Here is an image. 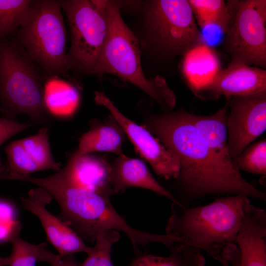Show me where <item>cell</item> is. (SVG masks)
<instances>
[{"label": "cell", "mask_w": 266, "mask_h": 266, "mask_svg": "<svg viewBox=\"0 0 266 266\" xmlns=\"http://www.w3.org/2000/svg\"><path fill=\"white\" fill-rule=\"evenodd\" d=\"M71 36L69 69L92 74L108 33L106 0H59Z\"/></svg>", "instance_id": "obj_6"}, {"label": "cell", "mask_w": 266, "mask_h": 266, "mask_svg": "<svg viewBox=\"0 0 266 266\" xmlns=\"http://www.w3.org/2000/svg\"><path fill=\"white\" fill-rule=\"evenodd\" d=\"M8 171L7 173L28 176L41 171L40 168L25 149L20 140L11 142L5 149Z\"/></svg>", "instance_id": "obj_26"}, {"label": "cell", "mask_w": 266, "mask_h": 266, "mask_svg": "<svg viewBox=\"0 0 266 266\" xmlns=\"http://www.w3.org/2000/svg\"><path fill=\"white\" fill-rule=\"evenodd\" d=\"M36 125L34 122L21 123L15 120L0 118V146L20 132Z\"/></svg>", "instance_id": "obj_29"}, {"label": "cell", "mask_w": 266, "mask_h": 266, "mask_svg": "<svg viewBox=\"0 0 266 266\" xmlns=\"http://www.w3.org/2000/svg\"><path fill=\"white\" fill-rule=\"evenodd\" d=\"M22 229L21 224L18 221L12 223L0 222V242L10 241Z\"/></svg>", "instance_id": "obj_31"}, {"label": "cell", "mask_w": 266, "mask_h": 266, "mask_svg": "<svg viewBox=\"0 0 266 266\" xmlns=\"http://www.w3.org/2000/svg\"><path fill=\"white\" fill-rule=\"evenodd\" d=\"M183 56L182 71L193 92L209 82L222 69L217 54L205 43Z\"/></svg>", "instance_id": "obj_16"}, {"label": "cell", "mask_w": 266, "mask_h": 266, "mask_svg": "<svg viewBox=\"0 0 266 266\" xmlns=\"http://www.w3.org/2000/svg\"><path fill=\"white\" fill-rule=\"evenodd\" d=\"M247 198L229 195L192 207L172 203L166 233L177 235L220 262L227 245L235 243Z\"/></svg>", "instance_id": "obj_2"}, {"label": "cell", "mask_w": 266, "mask_h": 266, "mask_svg": "<svg viewBox=\"0 0 266 266\" xmlns=\"http://www.w3.org/2000/svg\"><path fill=\"white\" fill-rule=\"evenodd\" d=\"M11 261V257H1L0 256V266H9Z\"/></svg>", "instance_id": "obj_33"}, {"label": "cell", "mask_w": 266, "mask_h": 266, "mask_svg": "<svg viewBox=\"0 0 266 266\" xmlns=\"http://www.w3.org/2000/svg\"><path fill=\"white\" fill-rule=\"evenodd\" d=\"M34 63L17 43L0 42V99L11 116L26 115L34 123L46 124L49 112L44 89Z\"/></svg>", "instance_id": "obj_4"}, {"label": "cell", "mask_w": 266, "mask_h": 266, "mask_svg": "<svg viewBox=\"0 0 266 266\" xmlns=\"http://www.w3.org/2000/svg\"><path fill=\"white\" fill-rule=\"evenodd\" d=\"M120 238L119 232L115 230L99 233L81 266H115L112 261L111 253L112 246Z\"/></svg>", "instance_id": "obj_24"}, {"label": "cell", "mask_w": 266, "mask_h": 266, "mask_svg": "<svg viewBox=\"0 0 266 266\" xmlns=\"http://www.w3.org/2000/svg\"><path fill=\"white\" fill-rule=\"evenodd\" d=\"M228 109L226 102L213 114L201 116L189 113V116L193 124L214 154L225 163L236 166L228 152L226 121Z\"/></svg>", "instance_id": "obj_18"}, {"label": "cell", "mask_w": 266, "mask_h": 266, "mask_svg": "<svg viewBox=\"0 0 266 266\" xmlns=\"http://www.w3.org/2000/svg\"><path fill=\"white\" fill-rule=\"evenodd\" d=\"M152 42L165 58L184 56L205 43L188 0H155L147 11Z\"/></svg>", "instance_id": "obj_8"}, {"label": "cell", "mask_w": 266, "mask_h": 266, "mask_svg": "<svg viewBox=\"0 0 266 266\" xmlns=\"http://www.w3.org/2000/svg\"><path fill=\"white\" fill-rule=\"evenodd\" d=\"M59 0H33L17 31L20 46L47 73L65 75L69 70L66 30Z\"/></svg>", "instance_id": "obj_5"}, {"label": "cell", "mask_w": 266, "mask_h": 266, "mask_svg": "<svg viewBox=\"0 0 266 266\" xmlns=\"http://www.w3.org/2000/svg\"><path fill=\"white\" fill-rule=\"evenodd\" d=\"M31 0H0V38L13 33L23 23Z\"/></svg>", "instance_id": "obj_23"}, {"label": "cell", "mask_w": 266, "mask_h": 266, "mask_svg": "<svg viewBox=\"0 0 266 266\" xmlns=\"http://www.w3.org/2000/svg\"><path fill=\"white\" fill-rule=\"evenodd\" d=\"M52 81L44 90V100L49 113L59 117L72 115L79 103L77 90L66 82Z\"/></svg>", "instance_id": "obj_20"}, {"label": "cell", "mask_w": 266, "mask_h": 266, "mask_svg": "<svg viewBox=\"0 0 266 266\" xmlns=\"http://www.w3.org/2000/svg\"><path fill=\"white\" fill-rule=\"evenodd\" d=\"M111 165V185L114 194L123 193L128 188L137 187L151 191L173 203L181 205L176 198L156 180L141 160L123 153Z\"/></svg>", "instance_id": "obj_15"}, {"label": "cell", "mask_w": 266, "mask_h": 266, "mask_svg": "<svg viewBox=\"0 0 266 266\" xmlns=\"http://www.w3.org/2000/svg\"><path fill=\"white\" fill-rule=\"evenodd\" d=\"M167 257L156 256L146 250L135 253L127 266H204L205 259L200 249L184 242L168 247Z\"/></svg>", "instance_id": "obj_19"}, {"label": "cell", "mask_w": 266, "mask_h": 266, "mask_svg": "<svg viewBox=\"0 0 266 266\" xmlns=\"http://www.w3.org/2000/svg\"><path fill=\"white\" fill-rule=\"evenodd\" d=\"M266 90V70L240 64H229L209 82L193 93L202 100L256 94Z\"/></svg>", "instance_id": "obj_12"}, {"label": "cell", "mask_w": 266, "mask_h": 266, "mask_svg": "<svg viewBox=\"0 0 266 266\" xmlns=\"http://www.w3.org/2000/svg\"><path fill=\"white\" fill-rule=\"evenodd\" d=\"M52 196L43 189L37 187L29 191L27 197L21 198L22 206L39 220L50 244L62 255L76 253H88L91 247L59 217L47 209Z\"/></svg>", "instance_id": "obj_11"}, {"label": "cell", "mask_w": 266, "mask_h": 266, "mask_svg": "<svg viewBox=\"0 0 266 266\" xmlns=\"http://www.w3.org/2000/svg\"><path fill=\"white\" fill-rule=\"evenodd\" d=\"M17 221L14 207L9 203L0 200V222L12 223Z\"/></svg>", "instance_id": "obj_32"}, {"label": "cell", "mask_w": 266, "mask_h": 266, "mask_svg": "<svg viewBox=\"0 0 266 266\" xmlns=\"http://www.w3.org/2000/svg\"><path fill=\"white\" fill-rule=\"evenodd\" d=\"M231 19L222 42L229 64L266 68V0H230Z\"/></svg>", "instance_id": "obj_7"}, {"label": "cell", "mask_w": 266, "mask_h": 266, "mask_svg": "<svg viewBox=\"0 0 266 266\" xmlns=\"http://www.w3.org/2000/svg\"><path fill=\"white\" fill-rule=\"evenodd\" d=\"M108 33L92 74L111 73L142 90L155 100L162 110L169 112L174 107L176 96L160 76L148 79L142 70L137 38L123 20L119 6L106 0Z\"/></svg>", "instance_id": "obj_3"}, {"label": "cell", "mask_w": 266, "mask_h": 266, "mask_svg": "<svg viewBox=\"0 0 266 266\" xmlns=\"http://www.w3.org/2000/svg\"><path fill=\"white\" fill-rule=\"evenodd\" d=\"M226 98L230 109L226 121L227 148L234 161L266 130V90Z\"/></svg>", "instance_id": "obj_9"}, {"label": "cell", "mask_w": 266, "mask_h": 266, "mask_svg": "<svg viewBox=\"0 0 266 266\" xmlns=\"http://www.w3.org/2000/svg\"><path fill=\"white\" fill-rule=\"evenodd\" d=\"M16 234L11 239V261L9 266H36L39 261L38 252L42 243L33 244L28 242Z\"/></svg>", "instance_id": "obj_27"}, {"label": "cell", "mask_w": 266, "mask_h": 266, "mask_svg": "<svg viewBox=\"0 0 266 266\" xmlns=\"http://www.w3.org/2000/svg\"><path fill=\"white\" fill-rule=\"evenodd\" d=\"M95 101L105 107L128 136L136 152L147 161L158 176L166 179H176L179 163L174 154L166 148L144 127L139 126L124 115L101 92H96Z\"/></svg>", "instance_id": "obj_10"}, {"label": "cell", "mask_w": 266, "mask_h": 266, "mask_svg": "<svg viewBox=\"0 0 266 266\" xmlns=\"http://www.w3.org/2000/svg\"><path fill=\"white\" fill-rule=\"evenodd\" d=\"M175 155L179 163L176 179L179 203H190L211 195H242L266 200V194L242 176L210 149L184 109L153 115L144 126Z\"/></svg>", "instance_id": "obj_1"}, {"label": "cell", "mask_w": 266, "mask_h": 266, "mask_svg": "<svg viewBox=\"0 0 266 266\" xmlns=\"http://www.w3.org/2000/svg\"><path fill=\"white\" fill-rule=\"evenodd\" d=\"M48 132V129L43 127L36 134L20 141L41 171L51 169L57 171L61 168V165L56 161L52 154Z\"/></svg>", "instance_id": "obj_22"}, {"label": "cell", "mask_w": 266, "mask_h": 266, "mask_svg": "<svg viewBox=\"0 0 266 266\" xmlns=\"http://www.w3.org/2000/svg\"><path fill=\"white\" fill-rule=\"evenodd\" d=\"M220 263L223 266H240L239 251L235 243H231L226 246Z\"/></svg>", "instance_id": "obj_30"}, {"label": "cell", "mask_w": 266, "mask_h": 266, "mask_svg": "<svg viewBox=\"0 0 266 266\" xmlns=\"http://www.w3.org/2000/svg\"><path fill=\"white\" fill-rule=\"evenodd\" d=\"M197 25L203 29L210 25L218 27L225 33L231 16L223 0H188Z\"/></svg>", "instance_id": "obj_21"}, {"label": "cell", "mask_w": 266, "mask_h": 266, "mask_svg": "<svg viewBox=\"0 0 266 266\" xmlns=\"http://www.w3.org/2000/svg\"><path fill=\"white\" fill-rule=\"evenodd\" d=\"M240 266H266V212L247 198L235 240Z\"/></svg>", "instance_id": "obj_13"}, {"label": "cell", "mask_w": 266, "mask_h": 266, "mask_svg": "<svg viewBox=\"0 0 266 266\" xmlns=\"http://www.w3.org/2000/svg\"><path fill=\"white\" fill-rule=\"evenodd\" d=\"M46 245V242H42L38 252L39 261L46 262L51 266H78L73 255L55 254L47 250Z\"/></svg>", "instance_id": "obj_28"}, {"label": "cell", "mask_w": 266, "mask_h": 266, "mask_svg": "<svg viewBox=\"0 0 266 266\" xmlns=\"http://www.w3.org/2000/svg\"><path fill=\"white\" fill-rule=\"evenodd\" d=\"M112 117L104 123L93 122L90 129L81 137L78 149L73 154L77 156L95 152L123 154L124 132Z\"/></svg>", "instance_id": "obj_17"}, {"label": "cell", "mask_w": 266, "mask_h": 266, "mask_svg": "<svg viewBox=\"0 0 266 266\" xmlns=\"http://www.w3.org/2000/svg\"><path fill=\"white\" fill-rule=\"evenodd\" d=\"M62 170L66 178L77 187L109 197L114 194L111 165L103 157L91 154L77 157L72 153Z\"/></svg>", "instance_id": "obj_14"}, {"label": "cell", "mask_w": 266, "mask_h": 266, "mask_svg": "<svg viewBox=\"0 0 266 266\" xmlns=\"http://www.w3.org/2000/svg\"><path fill=\"white\" fill-rule=\"evenodd\" d=\"M234 161L240 171L265 176L266 139H263L248 146Z\"/></svg>", "instance_id": "obj_25"}]
</instances>
